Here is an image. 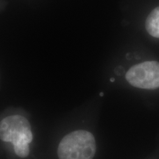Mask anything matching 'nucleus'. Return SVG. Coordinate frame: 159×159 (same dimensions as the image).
Here are the masks:
<instances>
[{"label":"nucleus","mask_w":159,"mask_h":159,"mask_svg":"<svg viewBox=\"0 0 159 159\" xmlns=\"http://www.w3.org/2000/svg\"><path fill=\"white\" fill-rule=\"evenodd\" d=\"M96 152L94 136L86 130H76L63 137L57 148L59 159H93Z\"/></svg>","instance_id":"obj_1"},{"label":"nucleus","mask_w":159,"mask_h":159,"mask_svg":"<svg viewBox=\"0 0 159 159\" xmlns=\"http://www.w3.org/2000/svg\"><path fill=\"white\" fill-rule=\"evenodd\" d=\"M33 136L29 121L20 115H13L3 119L0 122V139L14 144L20 142L30 144Z\"/></svg>","instance_id":"obj_2"},{"label":"nucleus","mask_w":159,"mask_h":159,"mask_svg":"<svg viewBox=\"0 0 159 159\" xmlns=\"http://www.w3.org/2000/svg\"><path fill=\"white\" fill-rule=\"evenodd\" d=\"M126 80L133 86L143 89L159 88V63L145 61L133 66L126 73Z\"/></svg>","instance_id":"obj_3"},{"label":"nucleus","mask_w":159,"mask_h":159,"mask_svg":"<svg viewBox=\"0 0 159 159\" xmlns=\"http://www.w3.org/2000/svg\"><path fill=\"white\" fill-rule=\"evenodd\" d=\"M145 25L149 34L159 39V7H156L149 14Z\"/></svg>","instance_id":"obj_4"},{"label":"nucleus","mask_w":159,"mask_h":159,"mask_svg":"<svg viewBox=\"0 0 159 159\" xmlns=\"http://www.w3.org/2000/svg\"><path fill=\"white\" fill-rule=\"evenodd\" d=\"M16 154L20 158H26L29 156V144L26 142H20L13 144Z\"/></svg>","instance_id":"obj_5"},{"label":"nucleus","mask_w":159,"mask_h":159,"mask_svg":"<svg viewBox=\"0 0 159 159\" xmlns=\"http://www.w3.org/2000/svg\"><path fill=\"white\" fill-rule=\"evenodd\" d=\"M114 80H115L114 78H111V82H114Z\"/></svg>","instance_id":"obj_6"},{"label":"nucleus","mask_w":159,"mask_h":159,"mask_svg":"<svg viewBox=\"0 0 159 159\" xmlns=\"http://www.w3.org/2000/svg\"><path fill=\"white\" fill-rule=\"evenodd\" d=\"M100 96H101V97H102V96H103V93H102H102H100Z\"/></svg>","instance_id":"obj_7"}]
</instances>
